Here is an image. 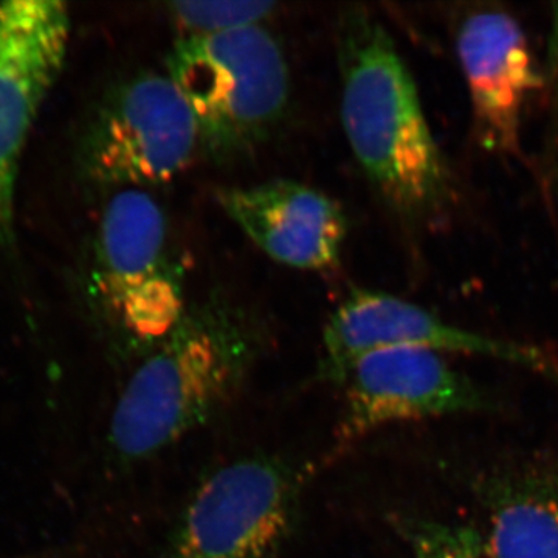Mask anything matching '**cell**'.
<instances>
[{
    "mask_svg": "<svg viewBox=\"0 0 558 558\" xmlns=\"http://www.w3.org/2000/svg\"><path fill=\"white\" fill-rule=\"evenodd\" d=\"M343 388L347 398L336 428L340 449L387 425L487 409L483 391L429 348L373 352L351 369Z\"/></svg>",
    "mask_w": 558,
    "mask_h": 558,
    "instance_id": "obj_9",
    "label": "cell"
},
{
    "mask_svg": "<svg viewBox=\"0 0 558 558\" xmlns=\"http://www.w3.org/2000/svg\"><path fill=\"white\" fill-rule=\"evenodd\" d=\"M220 207L270 259L319 271L339 264L348 219L339 202L292 180L220 190Z\"/></svg>",
    "mask_w": 558,
    "mask_h": 558,
    "instance_id": "obj_11",
    "label": "cell"
},
{
    "mask_svg": "<svg viewBox=\"0 0 558 558\" xmlns=\"http://www.w3.org/2000/svg\"><path fill=\"white\" fill-rule=\"evenodd\" d=\"M92 289L106 317L134 343L156 348L185 315V279L167 216L145 190L106 204L92 256Z\"/></svg>",
    "mask_w": 558,
    "mask_h": 558,
    "instance_id": "obj_4",
    "label": "cell"
},
{
    "mask_svg": "<svg viewBox=\"0 0 558 558\" xmlns=\"http://www.w3.org/2000/svg\"><path fill=\"white\" fill-rule=\"evenodd\" d=\"M167 73L196 119L201 148L216 160L258 148L288 108V61L263 25L185 36L172 49Z\"/></svg>",
    "mask_w": 558,
    "mask_h": 558,
    "instance_id": "obj_3",
    "label": "cell"
},
{
    "mask_svg": "<svg viewBox=\"0 0 558 558\" xmlns=\"http://www.w3.org/2000/svg\"><path fill=\"white\" fill-rule=\"evenodd\" d=\"M307 475L275 454L223 465L191 495L161 558H277L299 524Z\"/></svg>",
    "mask_w": 558,
    "mask_h": 558,
    "instance_id": "obj_5",
    "label": "cell"
},
{
    "mask_svg": "<svg viewBox=\"0 0 558 558\" xmlns=\"http://www.w3.org/2000/svg\"><path fill=\"white\" fill-rule=\"evenodd\" d=\"M260 348L258 323L231 301L209 296L189 307L120 396L110 424L113 450L138 462L196 432L233 402Z\"/></svg>",
    "mask_w": 558,
    "mask_h": 558,
    "instance_id": "obj_2",
    "label": "cell"
},
{
    "mask_svg": "<svg viewBox=\"0 0 558 558\" xmlns=\"http://www.w3.org/2000/svg\"><path fill=\"white\" fill-rule=\"evenodd\" d=\"M457 51L476 142L488 153L520 156L524 113L542 86L523 28L505 11H476L459 27Z\"/></svg>",
    "mask_w": 558,
    "mask_h": 558,
    "instance_id": "obj_10",
    "label": "cell"
},
{
    "mask_svg": "<svg viewBox=\"0 0 558 558\" xmlns=\"http://www.w3.org/2000/svg\"><path fill=\"white\" fill-rule=\"evenodd\" d=\"M199 148V128L174 81L145 72L102 98L84 135L81 163L100 186L145 190L178 178Z\"/></svg>",
    "mask_w": 558,
    "mask_h": 558,
    "instance_id": "obj_6",
    "label": "cell"
},
{
    "mask_svg": "<svg viewBox=\"0 0 558 558\" xmlns=\"http://www.w3.org/2000/svg\"><path fill=\"white\" fill-rule=\"evenodd\" d=\"M170 14L186 36L220 35L241 28L263 25L274 14V2H174L170 3Z\"/></svg>",
    "mask_w": 558,
    "mask_h": 558,
    "instance_id": "obj_14",
    "label": "cell"
},
{
    "mask_svg": "<svg viewBox=\"0 0 558 558\" xmlns=\"http://www.w3.org/2000/svg\"><path fill=\"white\" fill-rule=\"evenodd\" d=\"M490 558H558V469L524 464L481 483Z\"/></svg>",
    "mask_w": 558,
    "mask_h": 558,
    "instance_id": "obj_12",
    "label": "cell"
},
{
    "mask_svg": "<svg viewBox=\"0 0 558 558\" xmlns=\"http://www.w3.org/2000/svg\"><path fill=\"white\" fill-rule=\"evenodd\" d=\"M337 57L341 126L366 178L402 218H442L453 204V178L387 28L351 7L337 25Z\"/></svg>",
    "mask_w": 558,
    "mask_h": 558,
    "instance_id": "obj_1",
    "label": "cell"
},
{
    "mask_svg": "<svg viewBox=\"0 0 558 558\" xmlns=\"http://www.w3.org/2000/svg\"><path fill=\"white\" fill-rule=\"evenodd\" d=\"M402 347L505 360L558 380L557 360L542 349L457 328L417 304L365 289L354 290L326 323L319 377L343 387L360 360Z\"/></svg>",
    "mask_w": 558,
    "mask_h": 558,
    "instance_id": "obj_8",
    "label": "cell"
},
{
    "mask_svg": "<svg viewBox=\"0 0 558 558\" xmlns=\"http://www.w3.org/2000/svg\"><path fill=\"white\" fill-rule=\"evenodd\" d=\"M398 527L413 558H490L481 532L465 524L405 517Z\"/></svg>",
    "mask_w": 558,
    "mask_h": 558,
    "instance_id": "obj_13",
    "label": "cell"
},
{
    "mask_svg": "<svg viewBox=\"0 0 558 558\" xmlns=\"http://www.w3.org/2000/svg\"><path fill=\"white\" fill-rule=\"evenodd\" d=\"M70 13L57 0L0 3V252L14 247L22 153L68 54Z\"/></svg>",
    "mask_w": 558,
    "mask_h": 558,
    "instance_id": "obj_7",
    "label": "cell"
}]
</instances>
